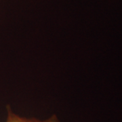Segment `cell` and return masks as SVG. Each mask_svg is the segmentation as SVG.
Masks as SVG:
<instances>
[{
  "label": "cell",
  "instance_id": "6da1fadb",
  "mask_svg": "<svg viewBox=\"0 0 122 122\" xmlns=\"http://www.w3.org/2000/svg\"><path fill=\"white\" fill-rule=\"evenodd\" d=\"M7 113L5 122H59L56 115H53L46 120H39L35 118L22 117L14 113L10 106H8L7 107Z\"/></svg>",
  "mask_w": 122,
  "mask_h": 122
}]
</instances>
